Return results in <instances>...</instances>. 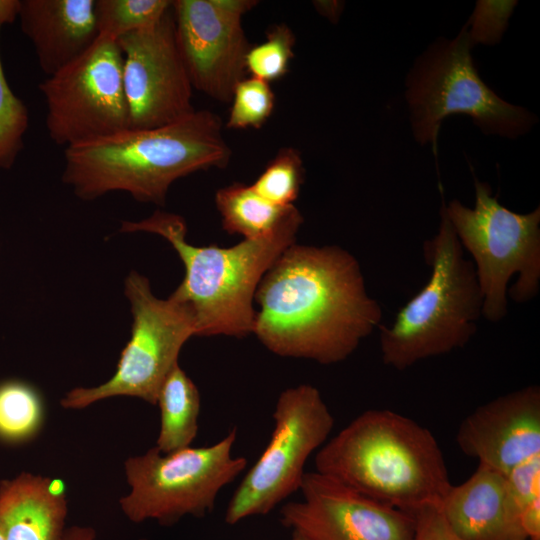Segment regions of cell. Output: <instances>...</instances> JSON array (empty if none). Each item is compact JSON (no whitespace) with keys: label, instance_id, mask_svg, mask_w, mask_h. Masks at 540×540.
Here are the masks:
<instances>
[{"label":"cell","instance_id":"cell-7","mask_svg":"<svg viewBox=\"0 0 540 540\" xmlns=\"http://www.w3.org/2000/svg\"><path fill=\"white\" fill-rule=\"evenodd\" d=\"M236 428L210 446L161 453L155 446L124 462L130 491L119 500L133 523L154 520L171 526L185 516L202 518L219 492L245 469L247 459L232 454Z\"/></svg>","mask_w":540,"mask_h":540},{"label":"cell","instance_id":"cell-4","mask_svg":"<svg viewBox=\"0 0 540 540\" xmlns=\"http://www.w3.org/2000/svg\"><path fill=\"white\" fill-rule=\"evenodd\" d=\"M302 222L300 211L293 205L270 234L243 239L227 248L188 243L185 220L163 211L141 221H124L121 231L158 234L176 250L185 275L170 297L190 308L196 336L240 338L253 334L256 289L273 262L295 243Z\"/></svg>","mask_w":540,"mask_h":540},{"label":"cell","instance_id":"cell-16","mask_svg":"<svg viewBox=\"0 0 540 540\" xmlns=\"http://www.w3.org/2000/svg\"><path fill=\"white\" fill-rule=\"evenodd\" d=\"M440 510L461 540H529L507 476L484 464L451 486Z\"/></svg>","mask_w":540,"mask_h":540},{"label":"cell","instance_id":"cell-18","mask_svg":"<svg viewBox=\"0 0 540 540\" xmlns=\"http://www.w3.org/2000/svg\"><path fill=\"white\" fill-rule=\"evenodd\" d=\"M67 514L60 480L22 472L0 481V533L5 540H61Z\"/></svg>","mask_w":540,"mask_h":540},{"label":"cell","instance_id":"cell-27","mask_svg":"<svg viewBox=\"0 0 540 540\" xmlns=\"http://www.w3.org/2000/svg\"><path fill=\"white\" fill-rule=\"evenodd\" d=\"M516 1H479L471 17L470 31L467 29L472 44H495L504 33L508 19Z\"/></svg>","mask_w":540,"mask_h":540},{"label":"cell","instance_id":"cell-10","mask_svg":"<svg viewBox=\"0 0 540 540\" xmlns=\"http://www.w3.org/2000/svg\"><path fill=\"white\" fill-rule=\"evenodd\" d=\"M271 438L231 497L225 522L234 525L270 513L299 491L311 454L326 442L334 418L310 384L283 390L273 412Z\"/></svg>","mask_w":540,"mask_h":540},{"label":"cell","instance_id":"cell-12","mask_svg":"<svg viewBox=\"0 0 540 540\" xmlns=\"http://www.w3.org/2000/svg\"><path fill=\"white\" fill-rule=\"evenodd\" d=\"M129 129L180 121L196 111L193 86L180 53L172 13L155 24L119 37Z\"/></svg>","mask_w":540,"mask_h":540},{"label":"cell","instance_id":"cell-11","mask_svg":"<svg viewBox=\"0 0 540 540\" xmlns=\"http://www.w3.org/2000/svg\"><path fill=\"white\" fill-rule=\"evenodd\" d=\"M50 139L65 148L129 129L123 57L116 40L97 38L40 83Z\"/></svg>","mask_w":540,"mask_h":540},{"label":"cell","instance_id":"cell-30","mask_svg":"<svg viewBox=\"0 0 540 540\" xmlns=\"http://www.w3.org/2000/svg\"><path fill=\"white\" fill-rule=\"evenodd\" d=\"M216 4L224 11L242 17L257 5L254 0H215Z\"/></svg>","mask_w":540,"mask_h":540},{"label":"cell","instance_id":"cell-26","mask_svg":"<svg viewBox=\"0 0 540 540\" xmlns=\"http://www.w3.org/2000/svg\"><path fill=\"white\" fill-rule=\"evenodd\" d=\"M29 115L24 103L12 92L0 57V167L10 168L23 148Z\"/></svg>","mask_w":540,"mask_h":540},{"label":"cell","instance_id":"cell-9","mask_svg":"<svg viewBox=\"0 0 540 540\" xmlns=\"http://www.w3.org/2000/svg\"><path fill=\"white\" fill-rule=\"evenodd\" d=\"M125 294L133 316L131 337L122 350L116 372L96 387H77L60 400L65 409H83L115 396L136 397L156 405L159 390L185 342L196 335L190 308L169 297H155L149 281L131 272Z\"/></svg>","mask_w":540,"mask_h":540},{"label":"cell","instance_id":"cell-22","mask_svg":"<svg viewBox=\"0 0 540 540\" xmlns=\"http://www.w3.org/2000/svg\"><path fill=\"white\" fill-rule=\"evenodd\" d=\"M169 0H95L98 38L119 37L157 23L171 8Z\"/></svg>","mask_w":540,"mask_h":540},{"label":"cell","instance_id":"cell-35","mask_svg":"<svg viewBox=\"0 0 540 540\" xmlns=\"http://www.w3.org/2000/svg\"><path fill=\"white\" fill-rule=\"evenodd\" d=\"M0 540H5L1 533H0Z\"/></svg>","mask_w":540,"mask_h":540},{"label":"cell","instance_id":"cell-31","mask_svg":"<svg viewBox=\"0 0 540 540\" xmlns=\"http://www.w3.org/2000/svg\"><path fill=\"white\" fill-rule=\"evenodd\" d=\"M317 12L332 22H337L343 10L341 1H314Z\"/></svg>","mask_w":540,"mask_h":540},{"label":"cell","instance_id":"cell-13","mask_svg":"<svg viewBox=\"0 0 540 540\" xmlns=\"http://www.w3.org/2000/svg\"><path fill=\"white\" fill-rule=\"evenodd\" d=\"M302 500L285 503L281 523L307 540H413L412 514L317 471L306 472Z\"/></svg>","mask_w":540,"mask_h":540},{"label":"cell","instance_id":"cell-19","mask_svg":"<svg viewBox=\"0 0 540 540\" xmlns=\"http://www.w3.org/2000/svg\"><path fill=\"white\" fill-rule=\"evenodd\" d=\"M156 404L161 419L155 447L166 454L191 446L199 429L201 399L197 386L179 364L165 378Z\"/></svg>","mask_w":540,"mask_h":540},{"label":"cell","instance_id":"cell-1","mask_svg":"<svg viewBox=\"0 0 540 540\" xmlns=\"http://www.w3.org/2000/svg\"><path fill=\"white\" fill-rule=\"evenodd\" d=\"M254 301L253 334L263 346L323 365L348 358L382 319L358 260L337 245H290L262 277Z\"/></svg>","mask_w":540,"mask_h":540},{"label":"cell","instance_id":"cell-8","mask_svg":"<svg viewBox=\"0 0 540 540\" xmlns=\"http://www.w3.org/2000/svg\"><path fill=\"white\" fill-rule=\"evenodd\" d=\"M465 26L453 40L434 44L415 63L406 92L414 135L435 143L442 120L464 113L483 132L514 138L526 132L533 117L495 94L479 77Z\"/></svg>","mask_w":540,"mask_h":540},{"label":"cell","instance_id":"cell-15","mask_svg":"<svg viewBox=\"0 0 540 540\" xmlns=\"http://www.w3.org/2000/svg\"><path fill=\"white\" fill-rule=\"evenodd\" d=\"M460 450L508 474L540 456V388L529 385L479 406L459 426Z\"/></svg>","mask_w":540,"mask_h":540},{"label":"cell","instance_id":"cell-36","mask_svg":"<svg viewBox=\"0 0 540 540\" xmlns=\"http://www.w3.org/2000/svg\"><path fill=\"white\" fill-rule=\"evenodd\" d=\"M140 540H148V539H140Z\"/></svg>","mask_w":540,"mask_h":540},{"label":"cell","instance_id":"cell-21","mask_svg":"<svg viewBox=\"0 0 540 540\" xmlns=\"http://www.w3.org/2000/svg\"><path fill=\"white\" fill-rule=\"evenodd\" d=\"M44 418L39 392L20 380L0 383V439L18 443L34 437Z\"/></svg>","mask_w":540,"mask_h":540},{"label":"cell","instance_id":"cell-17","mask_svg":"<svg viewBox=\"0 0 540 540\" xmlns=\"http://www.w3.org/2000/svg\"><path fill=\"white\" fill-rule=\"evenodd\" d=\"M95 0H20L18 17L42 71L50 76L98 38Z\"/></svg>","mask_w":540,"mask_h":540},{"label":"cell","instance_id":"cell-25","mask_svg":"<svg viewBox=\"0 0 540 540\" xmlns=\"http://www.w3.org/2000/svg\"><path fill=\"white\" fill-rule=\"evenodd\" d=\"M230 102L227 128L258 129L272 115L275 95L270 83L250 76L237 83Z\"/></svg>","mask_w":540,"mask_h":540},{"label":"cell","instance_id":"cell-6","mask_svg":"<svg viewBox=\"0 0 540 540\" xmlns=\"http://www.w3.org/2000/svg\"><path fill=\"white\" fill-rule=\"evenodd\" d=\"M444 210L463 248L473 258L483 297L482 316L499 322L516 303L535 298L540 288V208L515 213L502 206L490 186L475 181V206L452 200Z\"/></svg>","mask_w":540,"mask_h":540},{"label":"cell","instance_id":"cell-2","mask_svg":"<svg viewBox=\"0 0 540 540\" xmlns=\"http://www.w3.org/2000/svg\"><path fill=\"white\" fill-rule=\"evenodd\" d=\"M231 155L219 116L196 110L166 126L127 129L65 148L62 179L85 200L125 191L163 205L176 180L224 168Z\"/></svg>","mask_w":540,"mask_h":540},{"label":"cell","instance_id":"cell-24","mask_svg":"<svg viewBox=\"0 0 540 540\" xmlns=\"http://www.w3.org/2000/svg\"><path fill=\"white\" fill-rule=\"evenodd\" d=\"M296 37L285 23L272 26L262 43L251 46L246 55V73L267 83L283 77L294 57Z\"/></svg>","mask_w":540,"mask_h":540},{"label":"cell","instance_id":"cell-3","mask_svg":"<svg viewBox=\"0 0 540 540\" xmlns=\"http://www.w3.org/2000/svg\"><path fill=\"white\" fill-rule=\"evenodd\" d=\"M318 473L410 514L440 507L452 484L429 429L388 409L367 410L325 443Z\"/></svg>","mask_w":540,"mask_h":540},{"label":"cell","instance_id":"cell-29","mask_svg":"<svg viewBox=\"0 0 540 540\" xmlns=\"http://www.w3.org/2000/svg\"><path fill=\"white\" fill-rule=\"evenodd\" d=\"M412 515L415 518L413 540H461L446 523L440 507L427 506Z\"/></svg>","mask_w":540,"mask_h":540},{"label":"cell","instance_id":"cell-28","mask_svg":"<svg viewBox=\"0 0 540 540\" xmlns=\"http://www.w3.org/2000/svg\"><path fill=\"white\" fill-rule=\"evenodd\" d=\"M511 490L522 512L540 504V456H536L506 474Z\"/></svg>","mask_w":540,"mask_h":540},{"label":"cell","instance_id":"cell-33","mask_svg":"<svg viewBox=\"0 0 540 540\" xmlns=\"http://www.w3.org/2000/svg\"><path fill=\"white\" fill-rule=\"evenodd\" d=\"M61 540H96V532L89 526L74 525L66 528Z\"/></svg>","mask_w":540,"mask_h":540},{"label":"cell","instance_id":"cell-34","mask_svg":"<svg viewBox=\"0 0 540 540\" xmlns=\"http://www.w3.org/2000/svg\"><path fill=\"white\" fill-rule=\"evenodd\" d=\"M291 540H307L306 538H304L301 534L295 532V531H292V538Z\"/></svg>","mask_w":540,"mask_h":540},{"label":"cell","instance_id":"cell-5","mask_svg":"<svg viewBox=\"0 0 540 540\" xmlns=\"http://www.w3.org/2000/svg\"><path fill=\"white\" fill-rule=\"evenodd\" d=\"M438 232L423 243L430 276L399 309L390 325H379L385 365L402 371L415 363L463 348L477 331L483 297L472 261L440 210Z\"/></svg>","mask_w":540,"mask_h":540},{"label":"cell","instance_id":"cell-14","mask_svg":"<svg viewBox=\"0 0 540 540\" xmlns=\"http://www.w3.org/2000/svg\"><path fill=\"white\" fill-rule=\"evenodd\" d=\"M172 13L193 88L219 102H230L235 86L246 77L251 47L242 17L224 11L215 0H175Z\"/></svg>","mask_w":540,"mask_h":540},{"label":"cell","instance_id":"cell-32","mask_svg":"<svg viewBox=\"0 0 540 540\" xmlns=\"http://www.w3.org/2000/svg\"><path fill=\"white\" fill-rule=\"evenodd\" d=\"M20 0H0V28L16 20L19 14Z\"/></svg>","mask_w":540,"mask_h":540},{"label":"cell","instance_id":"cell-20","mask_svg":"<svg viewBox=\"0 0 540 540\" xmlns=\"http://www.w3.org/2000/svg\"><path fill=\"white\" fill-rule=\"evenodd\" d=\"M215 204L223 229L244 239H257L273 232L291 206L279 207L261 197L251 185L234 183L220 188Z\"/></svg>","mask_w":540,"mask_h":540},{"label":"cell","instance_id":"cell-23","mask_svg":"<svg viewBox=\"0 0 540 540\" xmlns=\"http://www.w3.org/2000/svg\"><path fill=\"white\" fill-rule=\"evenodd\" d=\"M303 179L304 168L300 152L292 147H284L251 186L268 202L287 207L294 205Z\"/></svg>","mask_w":540,"mask_h":540}]
</instances>
